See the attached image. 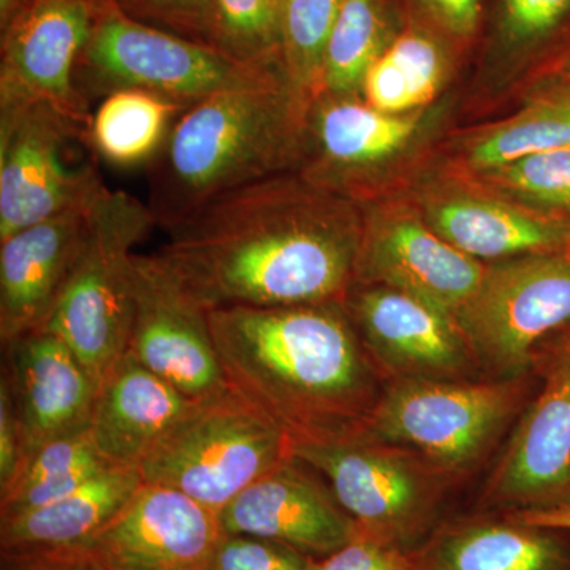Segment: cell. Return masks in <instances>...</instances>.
<instances>
[{
    "instance_id": "28",
    "label": "cell",
    "mask_w": 570,
    "mask_h": 570,
    "mask_svg": "<svg viewBox=\"0 0 570 570\" xmlns=\"http://www.w3.org/2000/svg\"><path fill=\"white\" fill-rule=\"evenodd\" d=\"M400 26L389 0H341L326 45L322 94L352 97L362 91L367 70Z\"/></svg>"
},
{
    "instance_id": "3",
    "label": "cell",
    "mask_w": 570,
    "mask_h": 570,
    "mask_svg": "<svg viewBox=\"0 0 570 570\" xmlns=\"http://www.w3.org/2000/svg\"><path fill=\"white\" fill-rule=\"evenodd\" d=\"M309 105L276 78L187 108L148 167L157 227L168 230L219 195L285 174L302 151Z\"/></svg>"
},
{
    "instance_id": "14",
    "label": "cell",
    "mask_w": 570,
    "mask_h": 570,
    "mask_svg": "<svg viewBox=\"0 0 570 570\" xmlns=\"http://www.w3.org/2000/svg\"><path fill=\"white\" fill-rule=\"evenodd\" d=\"M2 346L0 381L13 403L21 460L47 442L91 428L97 384L62 340L41 328Z\"/></svg>"
},
{
    "instance_id": "7",
    "label": "cell",
    "mask_w": 570,
    "mask_h": 570,
    "mask_svg": "<svg viewBox=\"0 0 570 570\" xmlns=\"http://www.w3.org/2000/svg\"><path fill=\"white\" fill-rule=\"evenodd\" d=\"M96 159L86 124L43 100L0 96V242L96 197Z\"/></svg>"
},
{
    "instance_id": "23",
    "label": "cell",
    "mask_w": 570,
    "mask_h": 570,
    "mask_svg": "<svg viewBox=\"0 0 570 570\" xmlns=\"http://www.w3.org/2000/svg\"><path fill=\"white\" fill-rule=\"evenodd\" d=\"M415 129V118L390 115L352 97L322 94L309 105L306 137L316 145L318 170L352 174L387 159Z\"/></svg>"
},
{
    "instance_id": "33",
    "label": "cell",
    "mask_w": 570,
    "mask_h": 570,
    "mask_svg": "<svg viewBox=\"0 0 570 570\" xmlns=\"http://www.w3.org/2000/svg\"><path fill=\"white\" fill-rule=\"evenodd\" d=\"M490 174L521 197L570 214V146L524 157Z\"/></svg>"
},
{
    "instance_id": "24",
    "label": "cell",
    "mask_w": 570,
    "mask_h": 570,
    "mask_svg": "<svg viewBox=\"0 0 570 570\" xmlns=\"http://www.w3.org/2000/svg\"><path fill=\"white\" fill-rule=\"evenodd\" d=\"M450 41L414 21L401 22L387 48L367 70V105L401 115L430 104L449 69Z\"/></svg>"
},
{
    "instance_id": "20",
    "label": "cell",
    "mask_w": 570,
    "mask_h": 570,
    "mask_svg": "<svg viewBox=\"0 0 570 570\" xmlns=\"http://www.w3.org/2000/svg\"><path fill=\"white\" fill-rule=\"evenodd\" d=\"M197 401L127 352L97 389L94 444L111 464L138 469Z\"/></svg>"
},
{
    "instance_id": "5",
    "label": "cell",
    "mask_w": 570,
    "mask_h": 570,
    "mask_svg": "<svg viewBox=\"0 0 570 570\" xmlns=\"http://www.w3.org/2000/svg\"><path fill=\"white\" fill-rule=\"evenodd\" d=\"M276 78H284L279 70L236 61L212 45L145 24L115 0H94L91 36L75 71V85L88 104L134 88L187 107Z\"/></svg>"
},
{
    "instance_id": "11",
    "label": "cell",
    "mask_w": 570,
    "mask_h": 570,
    "mask_svg": "<svg viewBox=\"0 0 570 570\" xmlns=\"http://www.w3.org/2000/svg\"><path fill=\"white\" fill-rule=\"evenodd\" d=\"M295 459L317 469L358 531L387 542L406 538L425 519L433 489L425 472L374 439L295 442Z\"/></svg>"
},
{
    "instance_id": "31",
    "label": "cell",
    "mask_w": 570,
    "mask_h": 570,
    "mask_svg": "<svg viewBox=\"0 0 570 570\" xmlns=\"http://www.w3.org/2000/svg\"><path fill=\"white\" fill-rule=\"evenodd\" d=\"M212 47L236 61L281 71L277 0H213Z\"/></svg>"
},
{
    "instance_id": "37",
    "label": "cell",
    "mask_w": 570,
    "mask_h": 570,
    "mask_svg": "<svg viewBox=\"0 0 570 570\" xmlns=\"http://www.w3.org/2000/svg\"><path fill=\"white\" fill-rule=\"evenodd\" d=\"M141 17H153L179 36L212 45L213 0H141Z\"/></svg>"
},
{
    "instance_id": "15",
    "label": "cell",
    "mask_w": 570,
    "mask_h": 570,
    "mask_svg": "<svg viewBox=\"0 0 570 570\" xmlns=\"http://www.w3.org/2000/svg\"><path fill=\"white\" fill-rule=\"evenodd\" d=\"M298 463L294 456L243 490L219 513L224 534L275 540L314 560L351 542L360 532L355 521Z\"/></svg>"
},
{
    "instance_id": "8",
    "label": "cell",
    "mask_w": 570,
    "mask_h": 570,
    "mask_svg": "<svg viewBox=\"0 0 570 570\" xmlns=\"http://www.w3.org/2000/svg\"><path fill=\"white\" fill-rule=\"evenodd\" d=\"M515 382L459 384L406 377L374 404L363 436L423 453L442 468L475 463L519 404Z\"/></svg>"
},
{
    "instance_id": "16",
    "label": "cell",
    "mask_w": 570,
    "mask_h": 570,
    "mask_svg": "<svg viewBox=\"0 0 570 570\" xmlns=\"http://www.w3.org/2000/svg\"><path fill=\"white\" fill-rule=\"evenodd\" d=\"M97 195L0 242L2 344L47 325L85 246Z\"/></svg>"
},
{
    "instance_id": "32",
    "label": "cell",
    "mask_w": 570,
    "mask_h": 570,
    "mask_svg": "<svg viewBox=\"0 0 570 570\" xmlns=\"http://www.w3.org/2000/svg\"><path fill=\"white\" fill-rule=\"evenodd\" d=\"M570 18V0H483L482 28L499 52L538 51Z\"/></svg>"
},
{
    "instance_id": "6",
    "label": "cell",
    "mask_w": 570,
    "mask_h": 570,
    "mask_svg": "<svg viewBox=\"0 0 570 570\" xmlns=\"http://www.w3.org/2000/svg\"><path fill=\"white\" fill-rule=\"evenodd\" d=\"M294 456L283 428L228 385L198 400L138 471L142 482L181 491L219 515L250 483Z\"/></svg>"
},
{
    "instance_id": "9",
    "label": "cell",
    "mask_w": 570,
    "mask_h": 570,
    "mask_svg": "<svg viewBox=\"0 0 570 570\" xmlns=\"http://www.w3.org/2000/svg\"><path fill=\"white\" fill-rule=\"evenodd\" d=\"M455 318L474 355L515 376L535 344L570 322V257L528 254L491 265Z\"/></svg>"
},
{
    "instance_id": "30",
    "label": "cell",
    "mask_w": 570,
    "mask_h": 570,
    "mask_svg": "<svg viewBox=\"0 0 570 570\" xmlns=\"http://www.w3.org/2000/svg\"><path fill=\"white\" fill-rule=\"evenodd\" d=\"M570 146V96L538 100L480 138L469 163L493 171L534 154Z\"/></svg>"
},
{
    "instance_id": "42",
    "label": "cell",
    "mask_w": 570,
    "mask_h": 570,
    "mask_svg": "<svg viewBox=\"0 0 570 570\" xmlns=\"http://www.w3.org/2000/svg\"><path fill=\"white\" fill-rule=\"evenodd\" d=\"M562 254L568 255L570 257V230L568 234V238H566L564 246H562Z\"/></svg>"
},
{
    "instance_id": "43",
    "label": "cell",
    "mask_w": 570,
    "mask_h": 570,
    "mask_svg": "<svg viewBox=\"0 0 570 570\" xmlns=\"http://www.w3.org/2000/svg\"><path fill=\"white\" fill-rule=\"evenodd\" d=\"M569 96H570V94H569Z\"/></svg>"
},
{
    "instance_id": "12",
    "label": "cell",
    "mask_w": 570,
    "mask_h": 570,
    "mask_svg": "<svg viewBox=\"0 0 570 570\" xmlns=\"http://www.w3.org/2000/svg\"><path fill=\"white\" fill-rule=\"evenodd\" d=\"M219 515L181 491L141 483L82 550L102 570H209Z\"/></svg>"
},
{
    "instance_id": "29",
    "label": "cell",
    "mask_w": 570,
    "mask_h": 570,
    "mask_svg": "<svg viewBox=\"0 0 570 570\" xmlns=\"http://www.w3.org/2000/svg\"><path fill=\"white\" fill-rule=\"evenodd\" d=\"M341 0H277L279 66L291 88L309 102L322 94L326 45Z\"/></svg>"
},
{
    "instance_id": "40",
    "label": "cell",
    "mask_w": 570,
    "mask_h": 570,
    "mask_svg": "<svg viewBox=\"0 0 570 570\" xmlns=\"http://www.w3.org/2000/svg\"><path fill=\"white\" fill-rule=\"evenodd\" d=\"M523 521L539 528L570 530V505L534 510V512L528 513Z\"/></svg>"
},
{
    "instance_id": "25",
    "label": "cell",
    "mask_w": 570,
    "mask_h": 570,
    "mask_svg": "<svg viewBox=\"0 0 570 570\" xmlns=\"http://www.w3.org/2000/svg\"><path fill=\"white\" fill-rule=\"evenodd\" d=\"M187 105L142 89H118L91 112L89 142L97 159L118 168L149 164L163 151Z\"/></svg>"
},
{
    "instance_id": "2",
    "label": "cell",
    "mask_w": 570,
    "mask_h": 570,
    "mask_svg": "<svg viewBox=\"0 0 570 570\" xmlns=\"http://www.w3.org/2000/svg\"><path fill=\"white\" fill-rule=\"evenodd\" d=\"M225 381L295 442L360 436L370 366L343 302L208 311Z\"/></svg>"
},
{
    "instance_id": "26",
    "label": "cell",
    "mask_w": 570,
    "mask_h": 570,
    "mask_svg": "<svg viewBox=\"0 0 570 570\" xmlns=\"http://www.w3.org/2000/svg\"><path fill=\"white\" fill-rule=\"evenodd\" d=\"M422 570H569L560 543L530 523L461 528L434 543Z\"/></svg>"
},
{
    "instance_id": "27",
    "label": "cell",
    "mask_w": 570,
    "mask_h": 570,
    "mask_svg": "<svg viewBox=\"0 0 570 570\" xmlns=\"http://www.w3.org/2000/svg\"><path fill=\"white\" fill-rule=\"evenodd\" d=\"M110 466L116 464L104 459L91 430L47 442L21 460L9 485L0 490V519L61 501Z\"/></svg>"
},
{
    "instance_id": "35",
    "label": "cell",
    "mask_w": 570,
    "mask_h": 570,
    "mask_svg": "<svg viewBox=\"0 0 570 570\" xmlns=\"http://www.w3.org/2000/svg\"><path fill=\"white\" fill-rule=\"evenodd\" d=\"M313 560L275 540L224 534L209 570H309Z\"/></svg>"
},
{
    "instance_id": "4",
    "label": "cell",
    "mask_w": 570,
    "mask_h": 570,
    "mask_svg": "<svg viewBox=\"0 0 570 570\" xmlns=\"http://www.w3.org/2000/svg\"><path fill=\"white\" fill-rule=\"evenodd\" d=\"M157 227L148 204L105 187L89 213L88 235L48 318L99 389L129 352L135 295L134 249Z\"/></svg>"
},
{
    "instance_id": "18",
    "label": "cell",
    "mask_w": 570,
    "mask_h": 570,
    "mask_svg": "<svg viewBox=\"0 0 570 570\" xmlns=\"http://www.w3.org/2000/svg\"><path fill=\"white\" fill-rule=\"evenodd\" d=\"M485 266L419 220L379 225L360 243L355 277L406 292L452 314L478 291Z\"/></svg>"
},
{
    "instance_id": "21",
    "label": "cell",
    "mask_w": 570,
    "mask_h": 570,
    "mask_svg": "<svg viewBox=\"0 0 570 570\" xmlns=\"http://www.w3.org/2000/svg\"><path fill=\"white\" fill-rule=\"evenodd\" d=\"M141 483L137 468L110 466L61 501L0 519V553L82 549Z\"/></svg>"
},
{
    "instance_id": "38",
    "label": "cell",
    "mask_w": 570,
    "mask_h": 570,
    "mask_svg": "<svg viewBox=\"0 0 570 570\" xmlns=\"http://www.w3.org/2000/svg\"><path fill=\"white\" fill-rule=\"evenodd\" d=\"M0 570H102L82 549L0 553Z\"/></svg>"
},
{
    "instance_id": "10",
    "label": "cell",
    "mask_w": 570,
    "mask_h": 570,
    "mask_svg": "<svg viewBox=\"0 0 570 570\" xmlns=\"http://www.w3.org/2000/svg\"><path fill=\"white\" fill-rule=\"evenodd\" d=\"M135 314L129 352L190 400L228 387L209 330L208 311L156 254L134 255Z\"/></svg>"
},
{
    "instance_id": "1",
    "label": "cell",
    "mask_w": 570,
    "mask_h": 570,
    "mask_svg": "<svg viewBox=\"0 0 570 570\" xmlns=\"http://www.w3.org/2000/svg\"><path fill=\"white\" fill-rule=\"evenodd\" d=\"M167 234L157 257L206 311L343 302L355 277L346 206L285 174L206 202Z\"/></svg>"
},
{
    "instance_id": "17",
    "label": "cell",
    "mask_w": 570,
    "mask_h": 570,
    "mask_svg": "<svg viewBox=\"0 0 570 570\" xmlns=\"http://www.w3.org/2000/svg\"><path fill=\"white\" fill-rule=\"evenodd\" d=\"M343 303L366 346L397 373L442 379L468 366L472 351L456 318L417 296L373 285Z\"/></svg>"
},
{
    "instance_id": "22",
    "label": "cell",
    "mask_w": 570,
    "mask_h": 570,
    "mask_svg": "<svg viewBox=\"0 0 570 570\" xmlns=\"http://www.w3.org/2000/svg\"><path fill=\"white\" fill-rule=\"evenodd\" d=\"M431 228L475 261L553 253L564 246L570 225L485 200L455 197L430 208Z\"/></svg>"
},
{
    "instance_id": "34",
    "label": "cell",
    "mask_w": 570,
    "mask_h": 570,
    "mask_svg": "<svg viewBox=\"0 0 570 570\" xmlns=\"http://www.w3.org/2000/svg\"><path fill=\"white\" fill-rule=\"evenodd\" d=\"M389 3L401 22H419L452 45H469L480 36L483 0H389Z\"/></svg>"
},
{
    "instance_id": "41",
    "label": "cell",
    "mask_w": 570,
    "mask_h": 570,
    "mask_svg": "<svg viewBox=\"0 0 570 570\" xmlns=\"http://www.w3.org/2000/svg\"><path fill=\"white\" fill-rule=\"evenodd\" d=\"M115 2L132 17H141V0H115Z\"/></svg>"
},
{
    "instance_id": "39",
    "label": "cell",
    "mask_w": 570,
    "mask_h": 570,
    "mask_svg": "<svg viewBox=\"0 0 570 570\" xmlns=\"http://www.w3.org/2000/svg\"><path fill=\"white\" fill-rule=\"evenodd\" d=\"M21 460V439L9 389L0 381V490L9 485Z\"/></svg>"
},
{
    "instance_id": "36",
    "label": "cell",
    "mask_w": 570,
    "mask_h": 570,
    "mask_svg": "<svg viewBox=\"0 0 570 570\" xmlns=\"http://www.w3.org/2000/svg\"><path fill=\"white\" fill-rule=\"evenodd\" d=\"M309 570H422V564L393 542L358 532L335 553L313 560Z\"/></svg>"
},
{
    "instance_id": "13",
    "label": "cell",
    "mask_w": 570,
    "mask_h": 570,
    "mask_svg": "<svg viewBox=\"0 0 570 570\" xmlns=\"http://www.w3.org/2000/svg\"><path fill=\"white\" fill-rule=\"evenodd\" d=\"M92 21L94 0H29L2 33L0 96L43 100L89 126L92 111L75 71Z\"/></svg>"
},
{
    "instance_id": "19",
    "label": "cell",
    "mask_w": 570,
    "mask_h": 570,
    "mask_svg": "<svg viewBox=\"0 0 570 570\" xmlns=\"http://www.w3.org/2000/svg\"><path fill=\"white\" fill-rule=\"evenodd\" d=\"M570 487V337L551 360L491 479V494L512 504H550Z\"/></svg>"
}]
</instances>
